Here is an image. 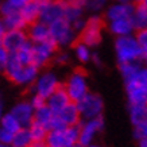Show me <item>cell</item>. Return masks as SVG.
Here are the masks:
<instances>
[{"mask_svg":"<svg viewBox=\"0 0 147 147\" xmlns=\"http://www.w3.org/2000/svg\"><path fill=\"white\" fill-rule=\"evenodd\" d=\"M138 142H139V147H147V138L140 139Z\"/></svg>","mask_w":147,"mask_h":147,"instance_id":"cell-44","label":"cell"},{"mask_svg":"<svg viewBox=\"0 0 147 147\" xmlns=\"http://www.w3.org/2000/svg\"><path fill=\"white\" fill-rule=\"evenodd\" d=\"M82 18V7L73 4H65V11H63V19L70 23H74L76 20Z\"/></svg>","mask_w":147,"mask_h":147,"instance_id":"cell-29","label":"cell"},{"mask_svg":"<svg viewBox=\"0 0 147 147\" xmlns=\"http://www.w3.org/2000/svg\"><path fill=\"white\" fill-rule=\"evenodd\" d=\"M28 131H30V135H31V139L32 140H45L46 139V135L49 132L47 127L40 123H36V121L32 120L31 124L27 127Z\"/></svg>","mask_w":147,"mask_h":147,"instance_id":"cell-27","label":"cell"},{"mask_svg":"<svg viewBox=\"0 0 147 147\" xmlns=\"http://www.w3.org/2000/svg\"><path fill=\"white\" fill-rule=\"evenodd\" d=\"M67 59H69V57L65 53H61V54H58V55H55V62L57 63H65V62H67Z\"/></svg>","mask_w":147,"mask_h":147,"instance_id":"cell-41","label":"cell"},{"mask_svg":"<svg viewBox=\"0 0 147 147\" xmlns=\"http://www.w3.org/2000/svg\"><path fill=\"white\" fill-rule=\"evenodd\" d=\"M63 11H65V3L62 0H47L40 3L39 16L38 20H40L45 24H51L58 19L63 18Z\"/></svg>","mask_w":147,"mask_h":147,"instance_id":"cell-9","label":"cell"},{"mask_svg":"<svg viewBox=\"0 0 147 147\" xmlns=\"http://www.w3.org/2000/svg\"><path fill=\"white\" fill-rule=\"evenodd\" d=\"M5 1L11 5V8H12V9L19 11V9L22 8V7L26 4L27 1H30V0H5Z\"/></svg>","mask_w":147,"mask_h":147,"instance_id":"cell-39","label":"cell"},{"mask_svg":"<svg viewBox=\"0 0 147 147\" xmlns=\"http://www.w3.org/2000/svg\"><path fill=\"white\" fill-rule=\"evenodd\" d=\"M129 104H146L147 86L143 85H125Z\"/></svg>","mask_w":147,"mask_h":147,"instance_id":"cell-19","label":"cell"},{"mask_svg":"<svg viewBox=\"0 0 147 147\" xmlns=\"http://www.w3.org/2000/svg\"><path fill=\"white\" fill-rule=\"evenodd\" d=\"M38 70L39 69L35 67L32 63L22 65L18 61L15 53H9L3 73H5V76L8 77V80L12 81L13 84L27 86V85L34 84V81L38 77Z\"/></svg>","mask_w":147,"mask_h":147,"instance_id":"cell-1","label":"cell"},{"mask_svg":"<svg viewBox=\"0 0 147 147\" xmlns=\"http://www.w3.org/2000/svg\"><path fill=\"white\" fill-rule=\"evenodd\" d=\"M129 19H131V23L134 26L135 31L147 28V8H144L140 3H138L135 5L134 12H132Z\"/></svg>","mask_w":147,"mask_h":147,"instance_id":"cell-22","label":"cell"},{"mask_svg":"<svg viewBox=\"0 0 147 147\" xmlns=\"http://www.w3.org/2000/svg\"><path fill=\"white\" fill-rule=\"evenodd\" d=\"M105 1H107V0H88V1H86V5H88V8L92 9V11H98L102 5L105 4Z\"/></svg>","mask_w":147,"mask_h":147,"instance_id":"cell-38","label":"cell"},{"mask_svg":"<svg viewBox=\"0 0 147 147\" xmlns=\"http://www.w3.org/2000/svg\"><path fill=\"white\" fill-rule=\"evenodd\" d=\"M27 28V38L31 43H40V42H45L50 38V31H49V26L42 23L40 20H36L34 23H30Z\"/></svg>","mask_w":147,"mask_h":147,"instance_id":"cell-13","label":"cell"},{"mask_svg":"<svg viewBox=\"0 0 147 147\" xmlns=\"http://www.w3.org/2000/svg\"><path fill=\"white\" fill-rule=\"evenodd\" d=\"M59 86L57 76L51 71H46L43 74L36 77V80L32 84V93L38 94L40 97L47 98L54 90Z\"/></svg>","mask_w":147,"mask_h":147,"instance_id":"cell-10","label":"cell"},{"mask_svg":"<svg viewBox=\"0 0 147 147\" xmlns=\"http://www.w3.org/2000/svg\"><path fill=\"white\" fill-rule=\"evenodd\" d=\"M86 147H100V146H96V144H89V146H86Z\"/></svg>","mask_w":147,"mask_h":147,"instance_id":"cell-48","label":"cell"},{"mask_svg":"<svg viewBox=\"0 0 147 147\" xmlns=\"http://www.w3.org/2000/svg\"><path fill=\"white\" fill-rule=\"evenodd\" d=\"M28 102L31 104V107L34 108V109H36V108L45 105V104H46V98L40 97V96H38V94H35V93H32V96H31V98H30V101H28Z\"/></svg>","mask_w":147,"mask_h":147,"instance_id":"cell-37","label":"cell"},{"mask_svg":"<svg viewBox=\"0 0 147 147\" xmlns=\"http://www.w3.org/2000/svg\"><path fill=\"white\" fill-rule=\"evenodd\" d=\"M53 115H54L53 111L47 107V104H45V105L34 109V119H32V120L47 127V123H49L50 119L53 117Z\"/></svg>","mask_w":147,"mask_h":147,"instance_id":"cell-26","label":"cell"},{"mask_svg":"<svg viewBox=\"0 0 147 147\" xmlns=\"http://www.w3.org/2000/svg\"><path fill=\"white\" fill-rule=\"evenodd\" d=\"M1 20L4 23L5 30H26L27 27V23L24 22L19 11H13L5 16H1Z\"/></svg>","mask_w":147,"mask_h":147,"instance_id":"cell-21","label":"cell"},{"mask_svg":"<svg viewBox=\"0 0 147 147\" xmlns=\"http://www.w3.org/2000/svg\"><path fill=\"white\" fill-rule=\"evenodd\" d=\"M55 115H58V117L66 125H76V124H78L81 120L80 112L77 109L76 102H73V101H70L67 105H65V107L58 112V113H55Z\"/></svg>","mask_w":147,"mask_h":147,"instance_id":"cell-17","label":"cell"},{"mask_svg":"<svg viewBox=\"0 0 147 147\" xmlns=\"http://www.w3.org/2000/svg\"><path fill=\"white\" fill-rule=\"evenodd\" d=\"M134 138L136 139V140L147 138V123L134 125Z\"/></svg>","mask_w":147,"mask_h":147,"instance_id":"cell-34","label":"cell"},{"mask_svg":"<svg viewBox=\"0 0 147 147\" xmlns=\"http://www.w3.org/2000/svg\"><path fill=\"white\" fill-rule=\"evenodd\" d=\"M67 125L63 123L59 117H58V115H55L54 113L53 117L50 119V121L47 123V129L49 131H51V129H63V128H66Z\"/></svg>","mask_w":147,"mask_h":147,"instance_id":"cell-33","label":"cell"},{"mask_svg":"<svg viewBox=\"0 0 147 147\" xmlns=\"http://www.w3.org/2000/svg\"><path fill=\"white\" fill-rule=\"evenodd\" d=\"M9 112L18 119L22 127H28L34 119V108L31 107V104L28 101L18 102L16 105H13Z\"/></svg>","mask_w":147,"mask_h":147,"instance_id":"cell-14","label":"cell"},{"mask_svg":"<svg viewBox=\"0 0 147 147\" xmlns=\"http://www.w3.org/2000/svg\"><path fill=\"white\" fill-rule=\"evenodd\" d=\"M12 136H13L12 132H9V131L3 128V127H0V143H3V144H11Z\"/></svg>","mask_w":147,"mask_h":147,"instance_id":"cell-35","label":"cell"},{"mask_svg":"<svg viewBox=\"0 0 147 147\" xmlns=\"http://www.w3.org/2000/svg\"><path fill=\"white\" fill-rule=\"evenodd\" d=\"M8 144H3V143H0V147H7Z\"/></svg>","mask_w":147,"mask_h":147,"instance_id":"cell-49","label":"cell"},{"mask_svg":"<svg viewBox=\"0 0 147 147\" xmlns=\"http://www.w3.org/2000/svg\"><path fill=\"white\" fill-rule=\"evenodd\" d=\"M0 40L8 53H16L28 40V38L24 30H5L4 35L1 36Z\"/></svg>","mask_w":147,"mask_h":147,"instance_id":"cell-12","label":"cell"},{"mask_svg":"<svg viewBox=\"0 0 147 147\" xmlns=\"http://www.w3.org/2000/svg\"><path fill=\"white\" fill-rule=\"evenodd\" d=\"M135 38H136L139 46L142 49V57L143 55H147V28H143V30L136 31V36Z\"/></svg>","mask_w":147,"mask_h":147,"instance_id":"cell-32","label":"cell"},{"mask_svg":"<svg viewBox=\"0 0 147 147\" xmlns=\"http://www.w3.org/2000/svg\"><path fill=\"white\" fill-rule=\"evenodd\" d=\"M57 47V43L51 38H49L45 42H40V43H32L31 63L38 69L47 65L49 61L53 58V55H55Z\"/></svg>","mask_w":147,"mask_h":147,"instance_id":"cell-8","label":"cell"},{"mask_svg":"<svg viewBox=\"0 0 147 147\" xmlns=\"http://www.w3.org/2000/svg\"><path fill=\"white\" fill-rule=\"evenodd\" d=\"M63 88L66 90L70 101L77 102L81 97H84L85 94L88 93V81H86L85 71L80 70V69L74 70L69 76Z\"/></svg>","mask_w":147,"mask_h":147,"instance_id":"cell-5","label":"cell"},{"mask_svg":"<svg viewBox=\"0 0 147 147\" xmlns=\"http://www.w3.org/2000/svg\"><path fill=\"white\" fill-rule=\"evenodd\" d=\"M16 58H18V61L22 65H28V63H31V58H32V43L30 40H27L26 43L20 47V49L15 53Z\"/></svg>","mask_w":147,"mask_h":147,"instance_id":"cell-28","label":"cell"},{"mask_svg":"<svg viewBox=\"0 0 147 147\" xmlns=\"http://www.w3.org/2000/svg\"><path fill=\"white\" fill-rule=\"evenodd\" d=\"M119 66H120V73L123 78L125 80H128L131 77H134L136 74V71L140 69V61H135V62H127V63H119Z\"/></svg>","mask_w":147,"mask_h":147,"instance_id":"cell-30","label":"cell"},{"mask_svg":"<svg viewBox=\"0 0 147 147\" xmlns=\"http://www.w3.org/2000/svg\"><path fill=\"white\" fill-rule=\"evenodd\" d=\"M135 4L134 3H116L111 5L105 12V18L111 22L116 19H128L134 12Z\"/></svg>","mask_w":147,"mask_h":147,"instance_id":"cell-16","label":"cell"},{"mask_svg":"<svg viewBox=\"0 0 147 147\" xmlns=\"http://www.w3.org/2000/svg\"><path fill=\"white\" fill-rule=\"evenodd\" d=\"M104 127V120L101 116L93 117V119H88V120L82 123H80V135H78V143L81 146H89L92 140H93L94 135L100 132Z\"/></svg>","mask_w":147,"mask_h":147,"instance_id":"cell-11","label":"cell"},{"mask_svg":"<svg viewBox=\"0 0 147 147\" xmlns=\"http://www.w3.org/2000/svg\"><path fill=\"white\" fill-rule=\"evenodd\" d=\"M146 104H147V102H146Z\"/></svg>","mask_w":147,"mask_h":147,"instance_id":"cell-52","label":"cell"},{"mask_svg":"<svg viewBox=\"0 0 147 147\" xmlns=\"http://www.w3.org/2000/svg\"><path fill=\"white\" fill-rule=\"evenodd\" d=\"M50 38L57 43V46H69L76 40V30L65 19H58L49 24Z\"/></svg>","mask_w":147,"mask_h":147,"instance_id":"cell-4","label":"cell"},{"mask_svg":"<svg viewBox=\"0 0 147 147\" xmlns=\"http://www.w3.org/2000/svg\"><path fill=\"white\" fill-rule=\"evenodd\" d=\"M129 120L132 125L147 123V104H129Z\"/></svg>","mask_w":147,"mask_h":147,"instance_id":"cell-23","label":"cell"},{"mask_svg":"<svg viewBox=\"0 0 147 147\" xmlns=\"http://www.w3.org/2000/svg\"><path fill=\"white\" fill-rule=\"evenodd\" d=\"M140 4H142L144 8H147V0H140Z\"/></svg>","mask_w":147,"mask_h":147,"instance_id":"cell-46","label":"cell"},{"mask_svg":"<svg viewBox=\"0 0 147 147\" xmlns=\"http://www.w3.org/2000/svg\"><path fill=\"white\" fill-rule=\"evenodd\" d=\"M109 31L115 34L116 36H124V35H132L135 31L134 26L131 23V19H116L109 22Z\"/></svg>","mask_w":147,"mask_h":147,"instance_id":"cell-18","label":"cell"},{"mask_svg":"<svg viewBox=\"0 0 147 147\" xmlns=\"http://www.w3.org/2000/svg\"><path fill=\"white\" fill-rule=\"evenodd\" d=\"M1 115H3V102H1V98H0V119H1Z\"/></svg>","mask_w":147,"mask_h":147,"instance_id":"cell-45","label":"cell"},{"mask_svg":"<svg viewBox=\"0 0 147 147\" xmlns=\"http://www.w3.org/2000/svg\"><path fill=\"white\" fill-rule=\"evenodd\" d=\"M102 26H104V22L100 16H97V15L90 16L88 20H85L84 27L80 31V42L85 43L89 47L98 45V42L101 40Z\"/></svg>","mask_w":147,"mask_h":147,"instance_id":"cell-7","label":"cell"},{"mask_svg":"<svg viewBox=\"0 0 147 147\" xmlns=\"http://www.w3.org/2000/svg\"><path fill=\"white\" fill-rule=\"evenodd\" d=\"M46 147H49V146H46Z\"/></svg>","mask_w":147,"mask_h":147,"instance_id":"cell-51","label":"cell"},{"mask_svg":"<svg viewBox=\"0 0 147 147\" xmlns=\"http://www.w3.org/2000/svg\"><path fill=\"white\" fill-rule=\"evenodd\" d=\"M0 127H3L4 129H7V131H9V132H12V134H15L18 129L22 128V125H20V123L18 121V119H16L11 112H8V113H3V115H1V119H0Z\"/></svg>","mask_w":147,"mask_h":147,"instance_id":"cell-25","label":"cell"},{"mask_svg":"<svg viewBox=\"0 0 147 147\" xmlns=\"http://www.w3.org/2000/svg\"><path fill=\"white\" fill-rule=\"evenodd\" d=\"M32 139L30 135V131L27 127H22L20 129H18L12 136V142L11 146L12 147H28L31 144Z\"/></svg>","mask_w":147,"mask_h":147,"instance_id":"cell-24","label":"cell"},{"mask_svg":"<svg viewBox=\"0 0 147 147\" xmlns=\"http://www.w3.org/2000/svg\"><path fill=\"white\" fill-rule=\"evenodd\" d=\"M39 8H40V3L35 1V0H30V1H27L26 4L19 9V12L22 15V18L24 19V22L27 23V26L30 23H34L38 20Z\"/></svg>","mask_w":147,"mask_h":147,"instance_id":"cell-20","label":"cell"},{"mask_svg":"<svg viewBox=\"0 0 147 147\" xmlns=\"http://www.w3.org/2000/svg\"><path fill=\"white\" fill-rule=\"evenodd\" d=\"M65 4H73V5H80L84 8L85 5H86V1L88 0H62Z\"/></svg>","mask_w":147,"mask_h":147,"instance_id":"cell-40","label":"cell"},{"mask_svg":"<svg viewBox=\"0 0 147 147\" xmlns=\"http://www.w3.org/2000/svg\"><path fill=\"white\" fill-rule=\"evenodd\" d=\"M47 144H46L45 140H32L31 144L28 147H46Z\"/></svg>","mask_w":147,"mask_h":147,"instance_id":"cell-42","label":"cell"},{"mask_svg":"<svg viewBox=\"0 0 147 147\" xmlns=\"http://www.w3.org/2000/svg\"><path fill=\"white\" fill-rule=\"evenodd\" d=\"M80 123L76 125H67L63 129H51L46 135L45 142L49 147H69L78 142Z\"/></svg>","mask_w":147,"mask_h":147,"instance_id":"cell-3","label":"cell"},{"mask_svg":"<svg viewBox=\"0 0 147 147\" xmlns=\"http://www.w3.org/2000/svg\"><path fill=\"white\" fill-rule=\"evenodd\" d=\"M7 147H12V146H11V144H8V146H7Z\"/></svg>","mask_w":147,"mask_h":147,"instance_id":"cell-50","label":"cell"},{"mask_svg":"<svg viewBox=\"0 0 147 147\" xmlns=\"http://www.w3.org/2000/svg\"><path fill=\"white\" fill-rule=\"evenodd\" d=\"M69 102H70V98H69L66 90H65V88H63L62 85H59L57 89L46 98V104L53 111V113H58Z\"/></svg>","mask_w":147,"mask_h":147,"instance_id":"cell-15","label":"cell"},{"mask_svg":"<svg viewBox=\"0 0 147 147\" xmlns=\"http://www.w3.org/2000/svg\"><path fill=\"white\" fill-rule=\"evenodd\" d=\"M76 105L78 112H80V116L85 120L101 116L102 108H104L101 97L94 93H89V92L85 94L84 97H81L76 102Z\"/></svg>","mask_w":147,"mask_h":147,"instance_id":"cell-6","label":"cell"},{"mask_svg":"<svg viewBox=\"0 0 147 147\" xmlns=\"http://www.w3.org/2000/svg\"><path fill=\"white\" fill-rule=\"evenodd\" d=\"M74 51H76L77 58L80 59L81 62H88L90 58H92V54H90L89 46H86L82 42H78L74 47Z\"/></svg>","mask_w":147,"mask_h":147,"instance_id":"cell-31","label":"cell"},{"mask_svg":"<svg viewBox=\"0 0 147 147\" xmlns=\"http://www.w3.org/2000/svg\"><path fill=\"white\" fill-rule=\"evenodd\" d=\"M115 49L119 63L135 62V61H140V58H142V49H140L136 38L132 35L117 36Z\"/></svg>","mask_w":147,"mask_h":147,"instance_id":"cell-2","label":"cell"},{"mask_svg":"<svg viewBox=\"0 0 147 147\" xmlns=\"http://www.w3.org/2000/svg\"><path fill=\"white\" fill-rule=\"evenodd\" d=\"M9 53L4 49V46L1 45V40H0V71H4L5 63H7V59H8Z\"/></svg>","mask_w":147,"mask_h":147,"instance_id":"cell-36","label":"cell"},{"mask_svg":"<svg viewBox=\"0 0 147 147\" xmlns=\"http://www.w3.org/2000/svg\"><path fill=\"white\" fill-rule=\"evenodd\" d=\"M35 1H38V3H43V1H47V0H35Z\"/></svg>","mask_w":147,"mask_h":147,"instance_id":"cell-47","label":"cell"},{"mask_svg":"<svg viewBox=\"0 0 147 147\" xmlns=\"http://www.w3.org/2000/svg\"><path fill=\"white\" fill-rule=\"evenodd\" d=\"M4 32H5L4 23H3V20H1V18H0V39H1V36L4 35Z\"/></svg>","mask_w":147,"mask_h":147,"instance_id":"cell-43","label":"cell"}]
</instances>
